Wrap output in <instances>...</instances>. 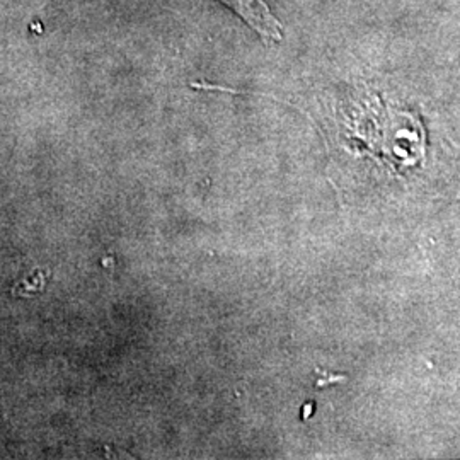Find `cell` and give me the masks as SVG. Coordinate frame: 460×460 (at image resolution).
Segmentation results:
<instances>
[{
    "mask_svg": "<svg viewBox=\"0 0 460 460\" xmlns=\"http://www.w3.org/2000/svg\"><path fill=\"white\" fill-rule=\"evenodd\" d=\"M229 5L235 14L243 17L247 24L266 40L279 41L281 28L263 0H220Z\"/></svg>",
    "mask_w": 460,
    "mask_h": 460,
    "instance_id": "obj_1",
    "label": "cell"
}]
</instances>
